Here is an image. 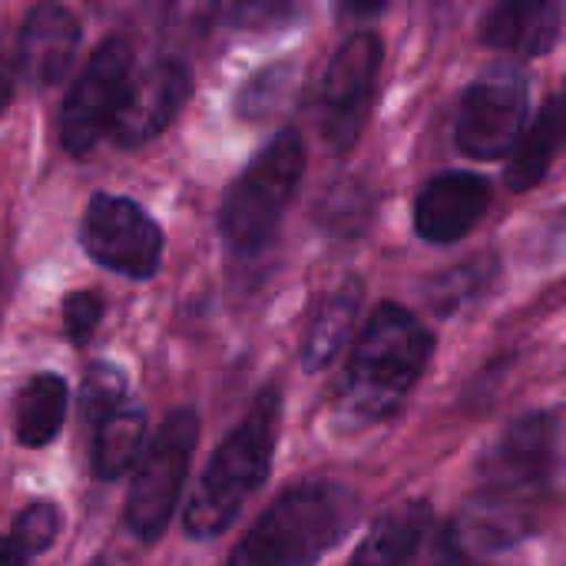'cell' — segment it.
Masks as SVG:
<instances>
[{"mask_svg":"<svg viewBox=\"0 0 566 566\" xmlns=\"http://www.w3.org/2000/svg\"><path fill=\"white\" fill-rule=\"evenodd\" d=\"M491 199V179L478 172H441L418 192L415 229L431 245H451L484 219Z\"/></svg>","mask_w":566,"mask_h":566,"instance_id":"7c38bea8","label":"cell"},{"mask_svg":"<svg viewBox=\"0 0 566 566\" xmlns=\"http://www.w3.org/2000/svg\"><path fill=\"white\" fill-rule=\"evenodd\" d=\"M355 514L358 494L352 488L298 484L252 524L226 566H312L348 534Z\"/></svg>","mask_w":566,"mask_h":566,"instance_id":"3957f363","label":"cell"},{"mask_svg":"<svg viewBox=\"0 0 566 566\" xmlns=\"http://www.w3.org/2000/svg\"><path fill=\"white\" fill-rule=\"evenodd\" d=\"M554 103H557V119H560V143L566 146V86H564V93H560Z\"/></svg>","mask_w":566,"mask_h":566,"instance_id":"d6a6232c","label":"cell"},{"mask_svg":"<svg viewBox=\"0 0 566 566\" xmlns=\"http://www.w3.org/2000/svg\"><path fill=\"white\" fill-rule=\"evenodd\" d=\"M305 176V143L298 133H279L229 186L219 229L235 255H259L272 245L285 209L292 206Z\"/></svg>","mask_w":566,"mask_h":566,"instance_id":"5b68a950","label":"cell"},{"mask_svg":"<svg viewBox=\"0 0 566 566\" xmlns=\"http://www.w3.org/2000/svg\"><path fill=\"white\" fill-rule=\"evenodd\" d=\"M0 566H27V554L13 544V537H0Z\"/></svg>","mask_w":566,"mask_h":566,"instance_id":"4dcf8cb0","label":"cell"},{"mask_svg":"<svg viewBox=\"0 0 566 566\" xmlns=\"http://www.w3.org/2000/svg\"><path fill=\"white\" fill-rule=\"evenodd\" d=\"M564 0H497L481 20V40L514 56H547L564 33Z\"/></svg>","mask_w":566,"mask_h":566,"instance_id":"5bb4252c","label":"cell"},{"mask_svg":"<svg viewBox=\"0 0 566 566\" xmlns=\"http://www.w3.org/2000/svg\"><path fill=\"white\" fill-rule=\"evenodd\" d=\"M371 209H375V199L361 182H338L332 192H325L318 206V222L332 235L355 239L371 222Z\"/></svg>","mask_w":566,"mask_h":566,"instance_id":"44dd1931","label":"cell"},{"mask_svg":"<svg viewBox=\"0 0 566 566\" xmlns=\"http://www.w3.org/2000/svg\"><path fill=\"white\" fill-rule=\"evenodd\" d=\"M219 7L222 0H166V17H163L166 36L176 46L199 43L212 30Z\"/></svg>","mask_w":566,"mask_h":566,"instance_id":"cb8c5ba5","label":"cell"},{"mask_svg":"<svg viewBox=\"0 0 566 566\" xmlns=\"http://www.w3.org/2000/svg\"><path fill=\"white\" fill-rule=\"evenodd\" d=\"M292 83H295V66H289V63L265 66L242 86V93L235 99V113L242 119H269L289 99Z\"/></svg>","mask_w":566,"mask_h":566,"instance_id":"7402d4cb","label":"cell"},{"mask_svg":"<svg viewBox=\"0 0 566 566\" xmlns=\"http://www.w3.org/2000/svg\"><path fill=\"white\" fill-rule=\"evenodd\" d=\"M279 421H282V395L265 388L249 415L226 434L216 448L189 507H186V531L199 541L219 537L232 527L245 501L265 484L272 454L279 444Z\"/></svg>","mask_w":566,"mask_h":566,"instance_id":"277c9868","label":"cell"},{"mask_svg":"<svg viewBox=\"0 0 566 566\" xmlns=\"http://www.w3.org/2000/svg\"><path fill=\"white\" fill-rule=\"evenodd\" d=\"M564 474V421L551 411L517 418L481 458L471 497L448 537L497 560L541 527Z\"/></svg>","mask_w":566,"mask_h":566,"instance_id":"6da1fadb","label":"cell"},{"mask_svg":"<svg viewBox=\"0 0 566 566\" xmlns=\"http://www.w3.org/2000/svg\"><path fill=\"white\" fill-rule=\"evenodd\" d=\"M56 531H60V514L56 507L50 504H33L27 507L17 524H13V544L30 557V554H43L53 541H56Z\"/></svg>","mask_w":566,"mask_h":566,"instance_id":"484cf974","label":"cell"},{"mask_svg":"<svg viewBox=\"0 0 566 566\" xmlns=\"http://www.w3.org/2000/svg\"><path fill=\"white\" fill-rule=\"evenodd\" d=\"M434 355V335L408 308L385 302L355 342L348 368L335 391L345 428H371L388 421L421 381Z\"/></svg>","mask_w":566,"mask_h":566,"instance_id":"7a4b0ae2","label":"cell"},{"mask_svg":"<svg viewBox=\"0 0 566 566\" xmlns=\"http://www.w3.org/2000/svg\"><path fill=\"white\" fill-rule=\"evenodd\" d=\"M189 93H192V76L186 63L172 56L149 63L143 73H133L126 99L113 123V139L129 149L156 139L179 116Z\"/></svg>","mask_w":566,"mask_h":566,"instance_id":"8fae6325","label":"cell"},{"mask_svg":"<svg viewBox=\"0 0 566 566\" xmlns=\"http://www.w3.org/2000/svg\"><path fill=\"white\" fill-rule=\"evenodd\" d=\"M123 375L113 368V365H96V368H90V375H86V381H83V398H80V405H83V415L90 418V421H103V418H109L116 408H119V401H123Z\"/></svg>","mask_w":566,"mask_h":566,"instance_id":"d4e9b609","label":"cell"},{"mask_svg":"<svg viewBox=\"0 0 566 566\" xmlns=\"http://www.w3.org/2000/svg\"><path fill=\"white\" fill-rule=\"evenodd\" d=\"M431 507L421 501L391 507L361 537L348 566H411L431 534Z\"/></svg>","mask_w":566,"mask_h":566,"instance_id":"9a60e30c","label":"cell"},{"mask_svg":"<svg viewBox=\"0 0 566 566\" xmlns=\"http://www.w3.org/2000/svg\"><path fill=\"white\" fill-rule=\"evenodd\" d=\"M196 441H199V418L196 411L179 408L159 424L153 444L136 464L133 491L126 501V524L139 541L153 544L166 534L179 504V491H182Z\"/></svg>","mask_w":566,"mask_h":566,"instance_id":"8992f818","label":"cell"},{"mask_svg":"<svg viewBox=\"0 0 566 566\" xmlns=\"http://www.w3.org/2000/svg\"><path fill=\"white\" fill-rule=\"evenodd\" d=\"M96 3V10H103V13H133V10H139L146 0H93Z\"/></svg>","mask_w":566,"mask_h":566,"instance_id":"1f68e13d","label":"cell"},{"mask_svg":"<svg viewBox=\"0 0 566 566\" xmlns=\"http://www.w3.org/2000/svg\"><path fill=\"white\" fill-rule=\"evenodd\" d=\"M99 315H103V302L93 292H73L63 302V325L73 342H86L99 325Z\"/></svg>","mask_w":566,"mask_h":566,"instance_id":"4316f807","label":"cell"},{"mask_svg":"<svg viewBox=\"0 0 566 566\" xmlns=\"http://www.w3.org/2000/svg\"><path fill=\"white\" fill-rule=\"evenodd\" d=\"M501 279V259L494 252H474L458 265L444 269L424 285V302L434 315L454 318L491 295Z\"/></svg>","mask_w":566,"mask_h":566,"instance_id":"e0dca14e","label":"cell"},{"mask_svg":"<svg viewBox=\"0 0 566 566\" xmlns=\"http://www.w3.org/2000/svg\"><path fill=\"white\" fill-rule=\"evenodd\" d=\"M76 46H80V27L73 13L56 0H40L27 13L17 36L20 76L36 90L56 86L60 80H66L76 60Z\"/></svg>","mask_w":566,"mask_h":566,"instance_id":"4fadbf2b","label":"cell"},{"mask_svg":"<svg viewBox=\"0 0 566 566\" xmlns=\"http://www.w3.org/2000/svg\"><path fill=\"white\" fill-rule=\"evenodd\" d=\"M381 40L371 30L348 36L332 56L322 96H318V123L322 136L332 149L348 153L371 116L378 96V70H381Z\"/></svg>","mask_w":566,"mask_h":566,"instance_id":"ba28073f","label":"cell"},{"mask_svg":"<svg viewBox=\"0 0 566 566\" xmlns=\"http://www.w3.org/2000/svg\"><path fill=\"white\" fill-rule=\"evenodd\" d=\"M358 308H361V282L358 279L342 282L318 305V312L308 325L305 345H302V365L308 371H322L342 355V348L348 345V338L355 332Z\"/></svg>","mask_w":566,"mask_h":566,"instance_id":"2e32d148","label":"cell"},{"mask_svg":"<svg viewBox=\"0 0 566 566\" xmlns=\"http://www.w3.org/2000/svg\"><path fill=\"white\" fill-rule=\"evenodd\" d=\"M308 0H235L232 27L245 33H282L295 27Z\"/></svg>","mask_w":566,"mask_h":566,"instance_id":"603a6c76","label":"cell"},{"mask_svg":"<svg viewBox=\"0 0 566 566\" xmlns=\"http://www.w3.org/2000/svg\"><path fill=\"white\" fill-rule=\"evenodd\" d=\"M80 239L90 259L129 279L156 275L163 259L159 226L136 202L119 196H93L80 226Z\"/></svg>","mask_w":566,"mask_h":566,"instance_id":"9c48e42d","label":"cell"},{"mask_svg":"<svg viewBox=\"0 0 566 566\" xmlns=\"http://www.w3.org/2000/svg\"><path fill=\"white\" fill-rule=\"evenodd\" d=\"M345 17H375L388 7V0H335Z\"/></svg>","mask_w":566,"mask_h":566,"instance_id":"f546056e","label":"cell"},{"mask_svg":"<svg viewBox=\"0 0 566 566\" xmlns=\"http://www.w3.org/2000/svg\"><path fill=\"white\" fill-rule=\"evenodd\" d=\"M20 80V56H17V40L0 36V116L13 96V86Z\"/></svg>","mask_w":566,"mask_h":566,"instance_id":"83f0119b","label":"cell"},{"mask_svg":"<svg viewBox=\"0 0 566 566\" xmlns=\"http://www.w3.org/2000/svg\"><path fill=\"white\" fill-rule=\"evenodd\" d=\"M560 143V119H557V103L551 99L531 123V129L521 133L514 153H511V163H507V186L514 192H527L534 189L551 163H554V153H557Z\"/></svg>","mask_w":566,"mask_h":566,"instance_id":"d6986e66","label":"cell"},{"mask_svg":"<svg viewBox=\"0 0 566 566\" xmlns=\"http://www.w3.org/2000/svg\"><path fill=\"white\" fill-rule=\"evenodd\" d=\"M66 415V381L56 375H36L17 398L13 431L23 448H43L56 438Z\"/></svg>","mask_w":566,"mask_h":566,"instance_id":"ac0fdd59","label":"cell"},{"mask_svg":"<svg viewBox=\"0 0 566 566\" xmlns=\"http://www.w3.org/2000/svg\"><path fill=\"white\" fill-rule=\"evenodd\" d=\"M143 434H146V415L136 408H116L109 418H103L96 431V444H93L96 478L113 481L126 474L143 451Z\"/></svg>","mask_w":566,"mask_h":566,"instance_id":"ffe728a7","label":"cell"},{"mask_svg":"<svg viewBox=\"0 0 566 566\" xmlns=\"http://www.w3.org/2000/svg\"><path fill=\"white\" fill-rule=\"evenodd\" d=\"M431 566H497V560L484 557V554H474V551H468L464 544H458V541H451L444 534L441 547H438V557L431 560Z\"/></svg>","mask_w":566,"mask_h":566,"instance_id":"f1b7e54d","label":"cell"},{"mask_svg":"<svg viewBox=\"0 0 566 566\" xmlns=\"http://www.w3.org/2000/svg\"><path fill=\"white\" fill-rule=\"evenodd\" d=\"M527 116V86L521 76H491L464 90L454 143L471 159H507L524 133Z\"/></svg>","mask_w":566,"mask_h":566,"instance_id":"30bf717a","label":"cell"},{"mask_svg":"<svg viewBox=\"0 0 566 566\" xmlns=\"http://www.w3.org/2000/svg\"><path fill=\"white\" fill-rule=\"evenodd\" d=\"M129 80H133L129 43L119 36L99 43L60 109V143L70 156H86L106 133H113Z\"/></svg>","mask_w":566,"mask_h":566,"instance_id":"52a82bcc","label":"cell"}]
</instances>
